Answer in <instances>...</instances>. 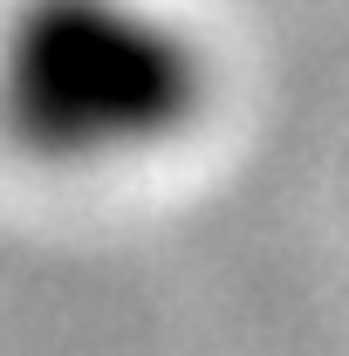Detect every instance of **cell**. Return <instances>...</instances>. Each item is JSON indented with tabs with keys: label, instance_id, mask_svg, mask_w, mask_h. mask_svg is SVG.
Masks as SVG:
<instances>
[{
	"label": "cell",
	"instance_id": "1",
	"mask_svg": "<svg viewBox=\"0 0 349 356\" xmlns=\"http://www.w3.org/2000/svg\"><path fill=\"white\" fill-rule=\"evenodd\" d=\"M213 69L165 0H14L0 21V137L42 172L96 178L172 151Z\"/></svg>",
	"mask_w": 349,
	"mask_h": 356
}]
</instances>
